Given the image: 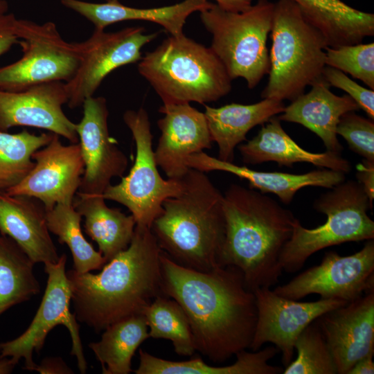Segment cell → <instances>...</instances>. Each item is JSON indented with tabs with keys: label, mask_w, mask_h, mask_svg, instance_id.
I'll list each match as a JSON object with an SVG mask.
<instances>
[{
	"label": "cell",
	"mask_w": 374,
	"mask_h": 374,
	"mask_svg": "<svg viewBox=\"0 0 374 374\" xmlns=\"http://www.w3.org/2000/svg\"><path fill=\"white\" fill-rule=\"evenodd\" d=\"M336 132L347 142L350 148L364 159L374 161V122L348 112L339 119Z\"/></svg>",
	"instance_id": "cell-36"
},
{
	"label": "cell",
	"mask_w": 374,
	"mask_h": 374,
	"mask_svg": "<svg viewBox=\"0 0 374 374\" xmlns=\"http://www.w3.org/2000/svg\"><path fill=\"white\" fill-rule=\"evenodd\" d=\"M35 264L16 242L0 233V315L39 293Z\"/></svg>",
	"instance_id": "cell-30"
},
{
	"label": "cell",
	"mask_w": 374,
	"mask_h": 374,
	"mask_svg": "<svg viewBox=\"0 0 374 374\" xmlns=\"http://www.w3.org/2000/svg\"><path fill=\"white\" fill-rule=\"evenodd\" d=\"M357 181L363 186L371 205L374 199V161L364 159L357 166Z\"/></svg>",
	"instance_id": "cell-39"
},
{
	"label": "cell",
	"mask_w": 374,
	"mask_h": 374,
	"mask_svg": "<svg viewBox=\"0 0 374 374\" xmlns=\"http://www.w3.org/2000/svg\"><path fill=\"white\" fill-rule=\"evenodd\" d=\"M160 262L163 295L184 310L196 350L220 364L250 348L256 301L238 268L226 265L197 271L178 265L162 250Z\"/></svg>",
	"instance_id": "cell-1"
},
{
	"label": "cell",
	"mask_w": 374,
	"mask_h": 374,
	"mask_svg": "<svg viewBox=\"0 0 374 374\" xmlns=\"http://www.w3.org/2000/svg\"><path fill=\"white\" fill-rule=\"evenodd\" d=\"M107 2H117L118 0H106Z\"/></svg>",
	"instance_id": "cell-44"
},
{
	"label": "cell",
	"mask_w": 374,
	"mask_h": 374,
	"mask_svg": "<svg viewBox=\"0 0 374 374\" xmlns=\"http://www.w3.org/2000/svg\"><path fill=\"white\" fill-rule=\"evenodd\" d=\"M66 258L63 253L56 263H44L47 283L40 305L24 333L12 340L0 343V358L10 357L17 364L23 358L24 369L33 371L36 366L33 359V351L39 353L49 332L56 326L63 325L72 340L71 354L76 357L80 372H87L79 325L75 314L70 311L71 291L65 271Z\"/></svg>",
	"instance_id": "cell-11"
},
{
	"label": "cell",
	"mask_w": 374,
	"mask_h": 374,
	"mask_svg": "<svg viewBox=\"0 0 374 374\" xmlns=\"http://www.w3.org/2000/svg\"><path fill=\"white\" fill-rule=\"evenodd\" d=\"M46 217L48 231L70 249L75 271L86 273L100 270L107 263L101 253L96 251L84 237L80 226L82 216L73 204H56L46 211Z\"/></svg>",
	"instance_id": "cell-31"
},
{
	"label": "cell",
	"mask_w": 374,
	"mask_h": 374,
	"mask_svg": "<svg viewBox=\"0 0 374 374\" xmlns=\"http://www.w3.org/2000/svg\"><path fill=\"white\" fill-rule=\"evenodd\" d=\"M161 252L151 228L136 224L128 247L99 273L66 271L77 320L99 333L114 322L141 314L163 295Z\"/></svg>",
	"instance_id": "cell-2"
},
{
	"label": "cell",
	"mask_w": 374,
	"mask_h": 374,
	"mask_svg": "<svg viewBox=\"0 0 374 374\" xmlns=\"http://www.w3.org/2000/svg\"><path fill=\"white\" fill-rule=\"evenodd\" d=\"M297 356L283 374H337V370L325 337L317 323L309 324L297 337Z\"/></svg>",
	"instance_id": "cell-34"
},
{
	"label": "cell",
	"mask_w": 374,
	"mask_h": 374,
	"mask_svg": "<svg viewBox=\"0 0 374 374\" xmlns=\"http://www.w3.org/2000/svg\"><path fill=\"white\" fill-rule=\"evenodd\" d=\"M102 195L77 193L75 209L84 217V232L98 246L107 262L126 249L134 235L136 221L120 209L108 207Z\"/></svg>",
	"instance_id": "cell-27"
},
{
	"label": "cell",
	"mask_w": 374,
	"mask_h": 374,
	"mask_svg": "<svg viewBox=\"0 0 374 374\" xmlns=\"http://www.w3.org/2000/svg\"><path fill=\"white\" fill-rule=\"evenodd\" d=\"M310 86L309 92L291 101L277 117L307 127L323 141L327 151L340 154L343 147L336 132L337 124L342 115L359 107L348 94L339 96L330 91L323 76Z\"/></svg>",
	"instance_id": "cell-22"
},
{
	"label": "cell",
	"mask_w": 374,
	"mask_h": 374,
	"mask_svg": "<svg viewBox=\"0 0 374 374\" xmlns=\"http://www.w3.org/2000/svg\"><path fill=\"white\" fill-rule=\"evenodd\" d=\"M332 355L338 374L374 354V291L330 310L315 320Z\"/></svg>",
	"instance_id": "cell-18"
},
{
	"label": "cell",
	"mask_w": 374,
	"mask_h": 374,
	"mask_svg": "<svg viewBox=\"0 0 374 374\" xmlns=\"http://www.w3.org/2000/svg\"><path fill=\"white\" fill-rule=\"evenodd\" d=\"M46 215L44 205L35 197L0 193V233L16 242L35 263H56L60 258Z\"/></svg>",
	"instance_id": "cell-20"
},
{
	"label": "cell",
	"mask_w": 374,
	"mask_h": 374,
	"mask_svg": "<svg viewBox=\"0 0 374 374\" xmlns=\"http://www.w3.org/2000/svg\"><path fill=\"white\" fill-rule=\"evenodd\" d=\"M17 34L23 54L0 67V89L19 91L46 82H66L73 77L79 64L76 42H66L53 22L18 19Z\"/></svg>",
	"instance_id": "cell-10"
},
{
	"label": "cell",
	"mask_w": 374,
	"mask_h": 374,
	"mask_svg": "<svg viewBox=\"0 0 374 374\" xmlns=\"http://www.w3.org/2000/svg\"><path fill=\"white\" fill-rule=\"evenodd\" d=\"M157 35L145 33L143 27H128L112 33L95 29L87 39L76 42L79 64L73 77L65 82L68 106L74 109L82 105L112 71L139 62L141 48Z\"/></svg>",
	"instance_id": "cell-12"
},
{
	"label": "cell",
	"mask_w": 374,
	"mask_h": 374,
	"mask_svg": "<svg viewBox=\"0 0 374 374\" xmlns=\"http://www.w3.org/2000/svg\"><path fill=\"white\" fill-rule=\"evenodd\" d=\"M223 211L222 266L238 268L251 291L277 283L279 258L298 219L271 197L238 184L223 194Z\"/></svg>",
	"instance_id": "cell-3"
},
{
	"label": "cell",
	"mask_w": 374,
	"mask_h": 374,
	"mask_svg": "<svg viewBox=\"0 0 374 374\" xmlns=\"http://www.w3.org/2000/svg\"><path fill=\"white\" fill-rule=\"evenodd\" d=\"M65 82L36 84L19 91L0 89V131L18 126L48 130L78 143L75 124L62 110L67 103Z\"/></svg>",
	"instance_id": "cell-17"
},
{
	"label": "cell",
	"mask_w": 374,
	"mask_h": 374,
	"mask_svg": "<svg viewBox=\"0 0 374 374\" xmlns=\"http://www.w3.org/2000/svg\"><path fill=\"white\" fill-rule=\"evenodd\" d=\"M17 20L13 13L8 12L7 2L0 0V56L18 43Z\"/></svg>",
	"instance_id": "cell-38"
},
{
	"label": "cell",
	"mask_w": 374,
	"mask_h": 374,
	"mask_svg": "<svg viewBox=\"0 0 374 374\" xmlns=\"http://www.w3.org/2000/svg\"><path fill=\"white\" fill-rule=\"evenodd\" d=\"M279 350L269 346L262 350L238 353L235 362L229 366H215L206 364L200 357L175 362L155 357L139 350L140 362L136 374H278L280 367L269 364Z\"/></svg>",
	"instance_id": "cell-28"
},
{
	"label": "cell",
	"mask_w": 374,
	"mask_h": 374,
	"mask_svg": "<svg viewBox=\"0 0 374 374\" xmlns=\"http://www.w3.org/2000/svg\"><path fill=\"white\" fill-rule=\"evenodd\" d=\"M181 180V193L163 202L152 224L158 244L182 267L201 271L223 267V194L198 170L190 168Z\"/></svg>",
	"instance_id": "cell-4"
},
{
	"label": "cell",
	"mask_w": 374,
	"mask_h": 374,
	"mask_svg": "<svg viewBox=\"0 0 374 374\" xmlns=\"http://www.w3.org/2000/svg\"><path fill=\"white\" fill-rule=\"evenodd\" d=\"M208 1V0H207ZM221 8L230 12H242L252 5L253 0H215Z\"/></svg>",
	"instance_id": "cell-42"
},
{
	"label": "cell",
	"mask_w": 374,
	"mask_h": 374,
	"mask_svg": "<svg viewBox=\"0 0 374 374\" xmlns=\"http://www.w3.org/2000/svg\"><path fill=\"white\" fill-rule=\"evenodd\" d=\"M283 101L264 98L250 105L231 103L220 107L205 105L204 112L212 141L218 145V159L233 162L235 148L254 127L266 123L285 109Z\"/></svg>",
	"instance_id": "cell-25"
},
{
	"label": "cell",
	"mask_w": 374,
	"mask_h": 374,
	"mask_svg": "<svg viewBox=\"0 0 374 374\" xmlns=\"http://www.w3.org/2000/svg\"><path fill=\"white\" fill-rule=\"evenodd\" d=\"M150 338L143 314L132 315L108 326L100 341L89 347L100 363L103 374H128L139 346Z\"/></svg>",
	"instance_id": "cell-29"
},
{
	"label": "cell",
	"mask_w": 374,
	"mask_h": 374,
	"mask_svg": "<svg viewBox=\"0 0 374 374\" xmlns=\"http://www.w3.org/2000/svg\"><path fill=\"white\" fill-rule=\"evenodd\" d=\"M323 77L330 86L339 88L352 98L371 119H374V91L366 89L339 69L326 66Z\"/></svg>",
	"instance_id": "cell-37"
},
{
	"label": "cell",
	"mask_w": 374,
	"mask_h": 374,
	"mask_svg": "<svg viewBox=\"0 0 374 374\" xmlns=\"http://www.w3.org/2000/svg\"><path fill=\"white\" fill-rule=\"evenodd\" d=\"M326 66L360 80L374 89V43L355 44L325 49Z\"/></svg>",
	"instance_id": "cell-35"
},
{
	"label": "cell",
	"mask_w": 374,
	"mask_h": 374,
	"mask_svg": "<svg viewBox=\"0 0 374 374\" xmlns=\"http://www.w3.org/2000/svg\"><path fill=\"white\" fill-rule=\"evenodd\" d=\"M270 33L269 80L260 96L292 101L323 76L328 45L292 0L274 3Z\"/></svg>",
	"instance_id": "cell-6"
},
{
	"label": "cell",
	"mask_w": 374,
	"mask_h": 374,
	"mask_svg": "<svg viewBox=\"0 0 374 374\" xmlns=\"http://www.w3.org/2000/svg\"><path fill=\"white\" fill-rule=\"evenodd\" d=\"M257 321L250 349L256 351L266 343L274 344L287 366L292 360L295 341L301 332L324 313L348 302L337 299H320L301 302L281 296L270 287L253 290Z\"/></svg>",
	"instance_id": "cell-14"
},
{
	"label": "cell",
	"mask_w": 374,
	"mask_h": 374,
	"mask_svg": "<svg viewBox=\"0 0 374 374\" xmlns=\"http://www.w3.org/2000/svg\"><path fill=\"white\" fill-rule=\"evenodd\" d=\"M54 133L39 135L26 130L16 134L0 131V193L20 183L35 166L33 154L46 145Z\"/></svg>",
	"instance_id": "cell-33"
},
{
	"label": "cell",
	"mask_w": 374,
	"mask_h": 374,
	"mask_svg": "<svg viewBox=\"0 0 374 374\" xmlns=\"http://www.w3.org/2000/svg\"><path fill=\"white\" fill-rule=\"evenodd\" d=\"M274 3L258 0L242 12H230L216 3L200 12L205 28L212 35L211 48L232 80L244 78L255 88L269 71L267 46Z\"/></svg>",
	"instance_id": "cell-8"
},
{
	"label": "cell",
	"mask_w": 374,
	"mask_h": 374,
	"mask_svg": "<svg viewBox=\"0 0 374 374\" xmlns=\"http://www.w3.org/2000/svg\"><path fill=\"white\" fill-rule=\"evenodd\" d=\"M17 364L12 358H0V374H9Z\"/></svg>",
	"instance_id": "cell-43"
},
{
	"label": "cell",
	"mask_w": 374,
	"mask_h": 374,
	"mask_svg": "<svg viewBox=\"0 0 374 374\" xmlns=\"http://www.w3.org/2000/svg\"><path fill=\"white\" fill-rule=\"evenodd\" d=\"M34 371L41 374H71L74 373L60 357L43 359L39 364H36Z\"/></svg>",
	"instance_id": "cell-40"
},
{
	"label": "cell",
	"mask_w": 374,
	"mask_h": 374,
	"mask_svg": "<svg viewBox=\"0 0 374 374\" xmlns=\"http://www.w3.org/2000/svg\"><path fill=\"white\" fill-rule=\"evenodd\" d=\"M159 112L164 116L157 121L161 136L155 161L168 179L180 180L190 169L187 158L212 148L206 119L190 103L163 105Z\"/></svg>",
	"instance_id": "cell-19"
},
{
	"label": "cell",
	"mask_w": 374,
	"mask_h": 374,
	"mask_svg": "<svg viewBox=\"0 0 374 374\" xmlns=\"http://www.w3.org/2000/svg\"><path fill=\"white\" fill-rule=\"evenodd\" d=\"M149 328V337L172 341L175 353L192 356L196 351L188 319L180 305L164 295L157 296L142 313Z\"/></svg>",
	"instance_id": "cell-32"
},
{
	"label": "cell",
	"mask_w": 374,
	"mask_h": 374,
	"mask_svg": "<svg viewBox=\"0 0 374 374\" xmlns=\"http://www.w3.org/2000/svg\"><path fill=\"white\" fill-rule=\"evenodd\" d=\"M373 355L374 354H369L358 360L348 371L347 374H373Z\"/></svg>",
	"instance_id": "cell-41"
},
{
	"label": "cell",
	"mask_w": 374,
	"mask_h": 374,
	"mask_svg": "<svg viewBox=\"0 0 374 374\" xmlns=\"http://www.w3.org/2000/svg\"><path fill=\"white\" fill-rule=\"evenodd\" d=\"M138 71L163 105L205 104L228 94L232 79L211 47L184 34L170 35L145 53Z\"/></svg>",
	"instance_id": "cell-5"
},
{
	"label": "cell",
	"mask_w": 374,
	"mask_h": 374,
	"mask_svg": "<svg viewBox=\"0 0 374 374\" xmlns=\"http://www.w3.org/2000/svg\"><path fill=\"white\" fill-rule=\"evenodd\" d=\"M65 7L78 12L91 21L95 29L105 30L112 24L123 21H148L161 25L170 35L183 33L188 17L196 11L207 9V0H184L168 6L139 8L117 2L91 3L81 0H61Z\"/></svg>",
	"instance_id": "cell-24"
},
{
	"label": "cell",
	"mask_w": 374,
	"mask_h": 374,
	"mask_svg": "<svg viewBox=\"0 0 374 374\" xmlns=\"http://www.w3.org/2000/svg\"><path fill=\"white\" fill-rule=\"evenodd\" d=\"M123 121L136 145V157L129 174L116 185L110 184L102 196L121 204L134 216L136 224L151 228L162 213L163 202L179 195L182 180L164 179L159 172L152 149V134L148 114L141 107L127 110Z\"/></svg>",
	"instance_id": "cell-9"
},
{
	"label": "cell",
	"mask_w": 374,
	"mask_h": 374,
	"mask_svg": "<svg viewBox=\"0 0 374 374\" xmlns=\"http://www.w3.org/2000/svg\"><path fill=\"white\" fill-rule=\"evenodd\" d=\"M186 164L189 168L202 172L223 171L246 179L250 188L263 194L273 193L285 204L293 200L300 189L308 186L331 188L345 180L342 172L322 168L303 174H290L278 172H262L247 166H238L209 156L204 152L189 156Z\"/></svg>",
	"instance_id": "cell-21"
},
{
	"label": "cell",
	"mask_w": 374,
	"mask_h": 374,
	"mask_svg": "<svg viewBox=\"0 0 374 374\" xmlns=\"http://www.w3.org/2000/svg\"><path fill=\"white\" fill-rule=\"evenodd\" d=\"M313 206L327 220L314 229L296 221L279 258L283 271L287 273L300 270L309 257L326 247L374 238V222L367 213L372 205L357 181L344 180L321 195Z\"/></svg>",
	"instance_id": "cell-7"
},
{
	"label": "cell",
	"mask_w": 374,
	"mask_h": 374,
	"mask_svg": "<svg viewBox=\"0 0 374 374\" xmlns=\"http://www.w3.org/2000/svg\"><path fill=\"white\" fill-rule=\"evenodd\" d=\"M82 106L83 116L75 128L84 168L77 193L103 195L112 178L123 177L128 160L109 135L105 98L91 96Z\"/></svg>",
	"instance_id": "cell-16"
},
{
	"label": "cell",
	"mask_w": 374,
	"mask_h": 374,
	"mask_svg": "<svg viewBox=\"0 0 374 374\" xmlns=\"http://www.w3.org/2000/svg\"><path fill=\"white\" fill-rule=\"evenodd\" d=\"M242 161L256 165L267 161L280 166L292 167L295 163H310L314 166L348 173L350 162L340 154L329 151L313 153L300 147L284 130L277 116L263 124L257 135L238 146Z\"/></svg>",
	"instance_id": "cell-23"
},
{
	"label": "cell",
	"mask_w": 374,
	"mask_h": 374,
	"mask_svg": "<svg viewBox=\"0 0 374 374\" xmlns=\"http://www.w3.org/2000/svg\"><path fill=\"white\" fill-rule=\"evenodd\" d=\"M35 166L18 184L5 193L39 199L46 211L57 204H73L84 173L78 143L63 145L54 134L51 141L32 155Z\"/></svg>",
	"instance_id": "cell-15"
},
{
	"label": "cell",
	"mask_w": 374,
	"mask_h": 374,
	"mask_svg": "<svg viewBox=\"0 0 374 374\" xmlns=\"http://www.w3.org/2000/svg\"><path fill=\"white\" fill-rule=\"evenodd\" d=\"M276 294L293 300L316 294L321 299L353 301L374 291V241L368 240L359 251L342 256L326 252L321 262L277 286Z\"/></svg>",
	"instance_id": "cell-13"
},
{
	"label": "cell",
	"mask_w": 374,
	"mask_h": 374,
	"mask_svg": "<svg viewBox=\"0 0 374 374\" xmlns=\"http://www.w3.org/2000/svg\"><path fill=\"white\" fill-rule=\"evenodd\" d=\"M324 37L328 46L362 43L374 35V15L341 0H292Z\"/></svg>",
	"instance_id": "cell-26"
}]
</instances>
